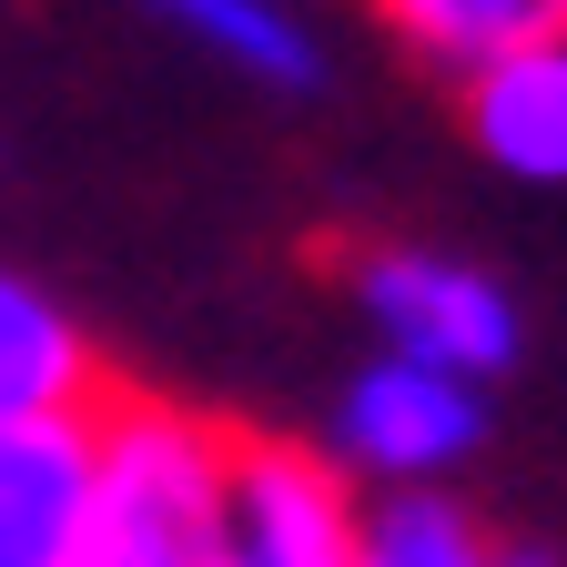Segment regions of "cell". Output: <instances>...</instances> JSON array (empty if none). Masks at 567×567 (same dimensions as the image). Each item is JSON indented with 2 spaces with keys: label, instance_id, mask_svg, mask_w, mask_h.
Returning <instances> with one entry per match:
<instances>
[{
  "label": "cell",
  "instance_id": "cell-11",
  "mask_svg": "<svg viewBox=\"0 0 567 567\" xmlns=\"http://www.w3.org/2000/svg\"><path fill=\"white\" fill-rule=\"evenodd\" d=\"M486 567H557L547 547H486Z\"/></svg>",
  "mask_w": 567,
  "mask_h": 567
},
{
  "label": "cell",
  "instance_id": "cell-10",
  "mask_svg": "<svg viewBox=\"0 0 567 567\" xmlns=\"http://www.w3.org/2000/svg\"><path fill=\"white\" fill-rule=\"evenodd\" d=\"M354 567H486V537L446 496H385L375 517H354Z\"/></svg>",
  "mask_w": 567,
  "mask_h": 567
},
{
  "label": "cell",
  "instance_id": "cell-3",
  "mask_svg": "<svg viewBox=\"0 0 567 567\" xmlns=\"http://www.w3.org/2000/svg\"><path fill=\"white\" fill-rule=\"evenodd\" d=\"M354 295H365L375 334L415 365H446V375H507L517 365V305L496 295L486 274L446 264V254H375L354 274Z\"/></svg>",
  "mask_w": 567,
  "mask_h": 567
},
{
  "label": "cell",
  "instance_id": "cell-7",
  "mask_svg": "<svg viewBox=\"0 0 567 567\" xmlns=\"http://www.w3.org/2000/svg\"><path fill=\"white\" fill-rule=\"evenodd\" d=\"M92 385H102V365L71 334V315L51 295H31L21 274H0V425L71 415V405H92Z\"/></svg>",
  "mask_w": 567,
  "mask_h": 567
},
{
  "label": "cell",
  "instance_id": "cell-2",
  "mask_svg": "<svg viewBox=\"0 0 567 567\" xmlns=\"http://www.w3.org/2000/svg\"><path fill=\"white\" fill-rule=\"evenodd\" d=\"M213 567H354V496L315 446L234 436L224 466V557Z\"/></svg>",
  "mask_w": 567,
  "mask_h": 567
},
{
  "label": "cell",
  "instance_id": "cell-6",
  "mask_svg": "<svg viewBox=\"0 0 567 567\" xmlns=\"http://www.w3.org/2000/svg\"><path fill=\"white\" fill-rule=\"evenodd\" d=\"M466 122H476L486 163H507L527 183H567V41L486 61L466 92Z\"/></svg>",
  "mask_w": 567,
  "mask_h": 567
},
{
  "label": "cell",
  "instance_id": "cell-5",
  "mask_svg": "<svg viewBox=\"0 0 567 567\" xmlns=\"http://www.w3.org/2000/svg\"><path fill=\"white\" fill-rule=\"evenodd\" d=\"M92 405L0 425V567H82Z\"/></svg>",
  "mask_w": 567,
  "mask_h": 567
},
{
  "label": "cell",
  "instance_id": "cell-9",
  "mask_svg": "<svg viewBox=\"0 0 567 567\" xmlns=\"http://www.w3.org/2000/svg\"><path fill=\"white\" fill-rule=\"evenodd\" d=\"M153 11L183 21L193 41H213L224 61H244V71H264V82H284V92L324 82V51L295 31V11H284V0H153Z\"/></svg>",
  "mask_w": 567,
  "mask_h": 567
},
{
  "label": "cell",
  "instance_id": "cell-4",
  "mask_svg": "<svg viewBox=\"0 0 567 567\" xmlns=\"http://www.w3.org/2000/svg\"><path fill=\"white\" fill-rule=\"evenodd\" d=\"M334 436L354 466H375L395 486H425L436 466H456L476 436H486V405L466 375L446 365H415V354H385V365H365L344 385V415H334Z\"/></svg>",
  "mask_w": 567,
  "mask_h": 567
},
{
  "label": "cell",
  "instance_id": "cell-1",
  "mask_svg": "<svg viewBox=\"0 0 567 567\" xmlns=\"http://www.w3.org/2000/svg\"><path fill=\"white\" fill-rule=\"evenodd\" d=\"M224 466H234V425L102 375L82 567H213L224 557Z\"/></svg>",
  "mask_w": 567,
  "mask_h": 567
},
{
  "label": "cell",
  "instance_id": "cell-8",
  "mask_svg": "<svg viewBox=\"0 0 567 567\" xmlns=\"http://www.w3.org/2000/svg\"><path fill=\"white\" fill-rule=\"evenodd\" d=\"M385 31L446 71H486L507 51H537V41H567V0H375Z\"/></svg>",
  "mask_w": 567,
  "mask_h": 567
}]
</instances>
